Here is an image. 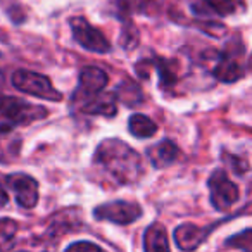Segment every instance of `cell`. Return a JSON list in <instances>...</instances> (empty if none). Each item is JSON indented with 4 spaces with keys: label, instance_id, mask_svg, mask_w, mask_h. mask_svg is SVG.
<instances>
[{
    "label": "cell",
    "instance_id": "23",
    "mask_svg": "<svg viewBox=\"0 0 252 252\" xmlns=\"http://www.w3.org/2000/svg\"><path fill=\"white\" fill-rule=\"evenodd\" d=\"M7 202H9V197H7V192L4 190V187L0 185V207H4V206H7Z\"/></svg>",
    "mask_w": 252,
    "mask_h": 252
},
{
    "label": "cell",
    "instance_id": "24",
    "mask_svg": "<svg viewBox=\"0 0 252 252\" xmlns=\"http://www.w3.org/2000/svg\"><path fill=\"white\" fill-rule=\"evenodd\" d=\"M2 83H4V76H2V73H0V87H2Z\"/></svg>",
    "mask_w": 252,
    "mask_h": 252
},
{
    "label": "cell",
    "instance_id": "12",
    "mask_svg": "<svg viewBox=\"0 0 252 252\" xmlns=\"http://www.w3.org/2000/svg\"><path fill=\"white\" fill-rule=\"evenodd\" d=\"M147 158L156 169H166L180 158V149L169 138H164L159 144L147 149Z\"/></svg>",
    "mask_w": 252,
    "mask_h": 252
},
{
    "label": "cell",
    "instance_id": "7",
    "mask_svg": "<svg viewBox=\"0 0 252 252\" xmlns=\"http://www.w3.org/2000/svg\"><path fill=\"white\" fill-rule=\"evenodd\" d=\"M7 189L16 195V202L23 209H33L38 204V182L26 173H12L4 178Z\"/></svg>",
    "mask_w": 252,
    "mask_h": 252
},
{
    "label": "cell",
    "instance_id": "4",
    "mask_svg": "<svg viewBox=\"0 0 252 252\" xmlns=\"http://www.w3.org/2000/svg\"><path fill=\"white\" fill-rule=\"evenodd\" d=\"M71 32H73L74 42L80 47L87 49L88 52L94 54H109L111 52V42L107 40V36L100 32L98 28H95L92 23H88L85 18L76 16V18L69 19Z\"/></svg>",
    "mask_w": 252,
    "mask_h": 252
},
{
    "label": "cell",
    "instance_id": "6",
    "mask_svg": "<svg viewBox=\"0 0 252 252\" xmlns=\"http://www.w3.org/2000/svg\"><path fill=\"white\" fill-rule=\"evenodd\" d=\"M142 216V207L130 200H112L94 209V218L97 221H111L114 224H131Z\"/></svg>",
    "mask_w": 252,
    "mask_h": 252
},
{
    "label": "cell",
    "instance_id": "3",
    "mask_svg": "<svg viewBox=\"0 0 252 252\" xmlns=\"http://www.w3.org/2000/svg\"><path fill=\"white\" fill-rule=\"evenodd\" d=\"M12 85L23 94H28L32 97H38L42 100L59 102L63 100V94L52 85L49 76L35 73V71L18 69L12 74Z\"/></svg>",
    "mask_w": 252,
    "mask_h": 252
},
{
    "label": "cell",
    "instance_id": "20",
    "mask_svg": "<svg viewBox=\"0 0 252 252\" xmlns=\"http://www.w3.org/2000/svg\"><path fill=\"white\" fill-rule=\"evenodd\" d=\"M138 40H140V35H138L137 26L133 25V21L123 23V33H121V38H119L123 49L133 50L138 45Z\"/></svg>",
    "mask_w": 252,
    "mask_h": 252
},
{
    "label": "cell",
    "instance_id": "13",
    "mask_svg": "<svg viewBox=\"0 0 252 252\" xmlns=\"http://www.w3.org/2000/svg\"><path fill=\"white\" fill-rule=\"evenodd\" d=\"M144 249L147 252L154 251H169V238L168 231H166L164 224L161 223H152L151 226H147L144 233Z\"/></svg>",
    "mask_w": 252,
    "mask_h": 252
},
{
    "label": "cell",
    "instance_id": "1",
    "mask_svg": "<svg viewBox=\"0 0 252 252\" xmlns=\"http://www.w3.org/2000/svg\"><path fill=\"white\" fill-rule=\"evenodd\" d=\"M94 164L116 187L135 185L144 175V162L135 149L119 138H105L94 154Z\"/></svg>",
    "mask_w": 252,
    "mask_h": 252
},
{
    "label": "cell",
    "instance_id": "11",
    "mask_svg": "<svg viewBox=\"0 0 252 252\" xmlns=\"http://www.w3.org/2000/svg\"><path fill=\"white\" fill-rule=\"evenodd\" d=\"M78 111L85 112L88 116H105V118H112L118 114V98H116L114 92L112 94H100L94 95V97L87 98L81 104L76 105Z\"/></svg>",
    "mask_w": 252,
    "mask_h": 252
},
{
    "label": "cell",
    "instance_id": "22",
    "mask_svg": "<svg viewBox=\"0 0 252 252\" xmlns=\"http://www.w3.org/2000/svg\"><path fill=\"white\" fill-rule=\"evenodd\" d=\"M90 249H92V251H102L100 245L94 244V242H85V240L74 242V244L67 245L66 251H67V252H74V251H90Z\"/></svg>",
    "mask_w": 252,
    "mask_h": 252
},
{
    "label": "cell",
    "instance_id": "2",
    "mask_svg": "<svg viewBox=\"0 0 252 252\" xmlns=\"http://www.w3.org/2000/svg\"><path fill=\"white\" fill-rule=\"evenodd\" d=\"M0 114L12 126H28L35 121L45 119L49 116V109L11 95H0Z\"/></svg>",
    "mask_w": 252,
    "mask_h": 252
},
{
    "label": "cell",
    "instance_id": "5",
    "mask_svg": "<svg viewBox=\"0 0 252 252\" xmlns=\"http://www.w3.org/2000/svg\"><path fill=\"white\" fill-rule=\"evenodd\" d=\"M211 192V204L216 211H228L240 199V189L233 183L224 169H216L207 180Z\"/></svg>",
    "mask_w": 252,
    "mask_h": 252
},
{
    "label": "cell",
    "instance_id": "8",
    "mask_svg": "<svg viewBox=\"0 0 252 252\" xmlns=\"http://www.w3.org/2000/svg\"><path fill=\"white\" fill-rule=\"evenodd\" d=\"M107 83H109V76L104 69H100V67H97V66L83 67V69L80 71V87L74 92L71 100H73L74 105L81 104V102L87 100V98L104 92Z\"/></svg>",
    "mask_w": 252,
    "mask_h": 252
},
{
    "label": "cell",
    "instance_id": "14",
    "mask_svg": "<svg viewBox=\"0 0 252 252\" xmlns=\"http://www.w3.org/2000/svg\"><path fill=\"white\" fill-rule=\"evenodd\" d=\"M114 95L118 100H121L128 107H137V105L144 104V92H142L140 85L133 80H123L116 87Z\"/></svg>",
    "mask_w": 252,
    "mask_h": 252
},
{
    "label": "cell",
    "instance_id": "15",
    "mask_svg": "<svg viewBox=\"0 0 252 252\" xmlns=\"http://www.w3.org/2000/svg\"><path fill=\"white\" fill-rule=\"evenodd\" d=\"M128 130L135 138L147 140L158 133V125L145 114H133L128 119Z\"/></svg>",
    "mask_w": 252,
    "mask_h": 252
},
{
    "label": "cell",
    "instance_id": "10",
    "mask_svg": "<svg viewBox=\"0 0 252 252\" xmlns=\"http://www.w3.org/2000/svg\"><path fill=\"white\" fill-rule=\"evenodd\" d=\"M211 230H213L211 226H197L193 223H183L175 228L173 237H175L178 249H182V251H195L197 247H200L204 244V240L211 233Z\"/></svg>",
    "mask_w": 252,
    "mask_h": 252
},
{
    "label": "cell",
    "instance_id": "9",
    "mask_svg": "<svg viewBox=\"0 0 252 252\" xmlns=\"http://www.w3.org/2000/svg\"><path fill=\"white\" fill-rule=\"evenodd\" d=\"M213 76L221 83H235L245 76V69L240 64L237 54H218L216 64L213 67Z\"/></svg>",
    "mask_w": 252,
    "mask_h": 252
},
{
    "label": "cell",
    "instance_id": "18",
    "mask_svg": "<svg viewBox=\"0 0 252 252\" xmlns=\"http://www.w3.org/2000/svg\"><path fill=\"white\" fill-rule=\"evenodd\" d=\"M199 2L204 5L206 12L220 18L235 14L238 9V0H199Z\"/></svg>",
    "mask_w": 252,
    "mask_h": 252
},
{
    "label": "cell",
    "instance_id": "16",
    "mask_svg": "<svg viewBox=\"0 0 252 252\" xmlns=\"http://www.w3.org/2000/svg\"><path fill=\"white\" fill-rule=\"evenodd\" d=\"M14 128L16 126L9 125V123L0 125V162L5 161V156L16 158L19 152L21 140H19V137H14Z\"/></svg>",
    "mask_w": 252,
    "mask_h": 252
},
{
    "label": "cell",
    "instance_id": "19",
    "mask_svg": "<svg viewBox=\"0 0 252 252\" xmlns=\"http://www.w3.org/2000/svg\"><path fill=\"white\" fill-rule=\"evenodd\" d=\"M18 233V221L12 218H0V251L9 249Z\"/></svg>",
    "mask_w": 252,
    "mask_h": 252
},
{
    "label": "cell",
    "instance_id": "17",
    "mask_svg": "<svg viewBox=\"0 0 252 252\" xmlns=\"http://www.w3.org/2000/svg\"><path fill=\"white\" fill-rule=\"evenodd\" d=\"M151 64L159 71V85L161 88H171L176 83L178 76H176L175 63L168 59H162V57H154V61H151Z\"/></svg>",
    "mask_w": 252,
    "mask_h": 252
},
{
    "label": "cell",
    "instance_id": "21",
    "mask_svg": "<svg viewBox=\"0 0 252 252\" xmlns=\"http://www.w3.org/2000/svg\"><path fill=\"white\" fill-rule=\"evenodd\" d=\"M251 228H245L242 233L233 235L230 240L226 242V247H233V249H242L245 252H251L252 251V244H251Z\"/></svg>",
    "mask_w": 252,
    "mask_h": 252
}]
</instances>
